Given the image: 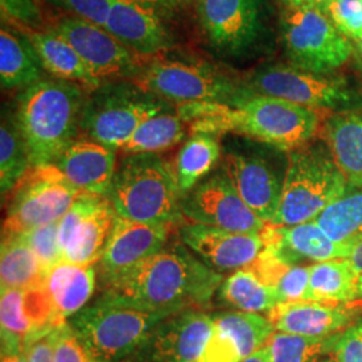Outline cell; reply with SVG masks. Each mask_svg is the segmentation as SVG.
<instances>
[{
  "label": "cell",
  "instance_id": "obj_42",
  "mask_svg": "<svg viewBox=\"0 0 362 362\" xmlns=\"http://www.w3.org/2000/svg\"><path fill=\"white\" fill-rule=\"evenodd\" d=\"M52 334L55 362H91L90 356L67 322L55 327Z\"/></svg>",
  "mask_w": 362,
  "mask_h": 362
},
{
  "label": "cell",
  "instance_id": "obj_36",
  "mask_svg": "<svg viewBox=\"0 0 362 362\" xmlns=\"http://www.w3.org/2000/svg\"><path fill=\"white\" fill-rule=\"evenodd\" d=\"M315 221L334 242L354 246L362 240V191L337 199Z\"/></svg>",
  "mask_w": 362,
  "mask_h": 362
},
{
  "label": "cell",
  "instance_id": "obj_41",
  "mask_svg": "<svg viewBox=\"0 0 362 362\" xmlns=\"http://www.w3.org/2000/svg\"><path fill=\"white\" fill-rule=\"evenodd\" d=\"M329 354H333L338 362H362V317L330 337Z\"/></svg>",
  "mask_w": 362,
  "mask_h": 362
},
{
  "label": "cell",
  "instance_id": "obj_7",
  "mask_svg": "<svg viewBox=\"0 0 362 362\" xmlns=\"http://www.w3.org/2000/svg\"><path fill=\"white\" fill-rule=\"evenodd\" d=\"M81 118V132L91 141L122 149L149 117L168 110V104L137 85H113L93 91Z\"/></svg>",
  "mask_w": 362,
  "mask_h": 362
},
{
  "label": "cell",
  "instance_id": "obj_34",
  "mask_svg": "<svg viewBox=\"0 0 362 362\" xmlns=\"http://www.w3.org/2000/svg\"><path fill=\"white\" fill-rule=\"evenodd\" d=\"M185 121L180 115L164 110L149 117L122 146L128 155L158 153L177 145L185 136Z\"/></svg>",
  "mask_w": 362,
  "mask_h": 362
},
{
  "label": "cell",
  "instance_id": "obj_3",
  "mask_svg": "<svg viewBox=\"0 0 362 362\" xmlns=\"http://www.w3.org/2000/svg\"><path fill=\"white\" fill-rule=\"evenodd\" d=\"M85 104L83 88L61 79H42L19 94L15 118L33 168L52 165L77 140Z\"/></svg>",
  "mask_w": 362,
  "mask_h": 362
},
{
  "label": "cell",
  "instance_id": "obj_45",
  "mask_svg": "<svg viewBox=\"0 0 362 362\" xmlns=\"http://www.w3.org/2000/svg\"><path fill=\"white\" fill-rule=\"evenodd\" d=\"M52 333L39 338L28 346L27 349L28 362H55Z\"/></svg>",
  "mask_w": 362,
  "mask_h": 362
},
{
  "label": "cell",
  "instance_id": "obj_23",
  "mask_svg": "<svg viewBox=\"0 0 362 362\" xmlns=\"http://www.w3.org/2000/svg\"><path fill=\"white\" fill-rule=\"evenodd\" d=\"M267 314L275 332L311 338L338 334L360 318V310L349 305L311 300L281 303Z\"/></svg>",
  "mask_w": 362,
  "mask_h": 362
},
{
  "label": "cell",
  "instance_id": "obj_8",
  "mask_svg": "<svg viewBox=\"0 0 362 362\" xmlns=\"http://www.w3.org/2000/svg\"><path fill=\"white\" fill-rule=\"evenodd\" d=\"M134 83L158 98L179 105L235 104L251 95V91L240 89L231 78L212 66L180 61H153L143 66Z\"/></svg>",
  "mask_w": 362,
  "mask_h": 362
},
{
  "label": "cell",
  "instance_id": "obj_6",
  "mask_svg": "<svg viewBox=\"0 0 362 362\" xmlns=\"http://www.w3.org/2000/svg\"><path fill=\"white\" fill-rule=\"evenodd\" d=\"M177 311L180 310H139L94 303L71 317L67 324L91 360L125 362L157 325Z\"/></svg>",
  "mask_w": 362,
  "mask_h": 362
},
{
  "label": "cell",
  "instance_id": "obj_47",
  "mask_svg": "<svg viewBox=\"0 0 362 362\" xmlns=\"http://www.w3.org/2000/svg\"><path fill=\"white\" fill-rule=\"evenodd\" d=\"M348 259L351 262V264L356 267V270L362 275V240L353 246Z\"/></svg>",
  "mask_w": 362,
  "mask_h": 362
},
{
  "label": "cell",
  "instance_id": "obj_12",
  "mask_svg": "<svg viewBox=\"0 0 362 362\" xmlns=\"http://www.w3.org/2000/svg\"><path fill=\"white\" fill-rule=\"evenodd\" d=\"M116 211L106 196L82 194L58 221L62 262L94 266L103 257Z\"/></svg>",
  "mask_w": 362,
  "mask_h": 362
},
{
  "label": "cell",
  "instance_id": "obj_27",
  "mask_svg": "<svg viewBox=\"0 0 362 362\" xmlns=\"http://www.w3.org/2000/svg\"><path fill=\"white\" fill-rule=\"evenodd\" d=\"M22 33L34 46L43 69L55 79L77 83L90 91L101 88L103 82L91 74L77 52L64 37L52 30Z\"/></svg>",
  "mask_w": 362,
  "mask_h": 362
},
{
  "label": "cell",
  "instance_id": "obj_38",
  "mask_svg": "<svg viewBox=\"0 0 362 362\" xmlns=\"http://www.w3.org/2000/svg\"><path fill=\"white\" fill-rule=\"evenodd\" d=\"M322 11L345 38H362V0H327Z\"/></svg>",
  "mask_w": 362,
  "mask_h": 362
},
{
  "label": "cell",
  "instance_id": "obj_22",
  "mask_svg": "<svg viewBox=\"0 0 362 362\" xmlns=\"http://www.w3.org/2000/svg\"><path fill=\"white\" fill-rule=\"evenodd\" d=\"M262 238L264 248L286 266H298L308 260L322 263L348 259L353 248L329 238L315 220L290 227L267 224Z\"/></svg>",
  "mask_w": 362,
  "mask_h": 362
},
{
  "label": "cell",
  "instance_id": "obj_4",
  "mask_svg": "<svg viewBox=\"0 0 362 362\" xmlns=\"http://www.w3.org/2000/svg\"><path fill=\"white\" fill-rule=\"evenodd\" d=\"M107 199L125 219L169 227L182 219L184 194L175 168L157 153L127 156L117 167Z\"/></svg>",
  "mask_w": 362,
  "mask_h": 362
},
{
  "label": "cell",
  "instance_id": "obj_20",
  "mask_svg": "<svg viewBox=\"0 0 362 362\" xmlns=\"http://www.w3.org/2000/svg\"><path fill=\"white\" fill-rule=\"evenodd\" d=\"M208 40L219 50L242 52L259 37L260 0H197Z\"/></svg>",
  "mask_w": 362,
  "mask_h": 362
},
{
  "label": "cell",
  "instance_id": "obj_9",
  "mask_svg": "<svg viewBox=\"0 0 362 362\" xmlns=\"http://www.w3.org/2000/svg\"><path fill=\"white\" fill-rule=\"evenodd\" d=\"M281 31L287 58L298 69L329 74L345 65L353 46L320 8H285Z\"/></svg>",
  "mask_w": 362,
  "mask_h": 362
},
{
  "label": "cell",
  "instance_id": "obj_19",
  "mask_svg": "<svg viewBox=\"0 0 362 362\" xmlns=\"http://www.w3.org/2000/svg\"><path fill=\"white\" fill-rule=\"evenodd\" d=\"M267 317L246 311L212 315V332L199 362H243L274 333Z\"/></svg>",
  "mask_w": 362,
  "mask_h": 362
},
{
  "label": "cell",
  "instance_id": "obj_44",
  "mask_svg": "<svg viewBox=\"0 0 362 362\" xmlns=\"http://www.w3.org/2000/svg\"><path fill=\"white\" fill-rule=\"evenodd\" d=\"M73 16L105 27L113 0H50Z\"/></svg>",
  "mask_w": 362,
  "mask_h": 362
},
{
  "label": "cell",
  "instance_id": "obj_15",
  "mask_svg": "<svg viewBox=\"0 0 362 362\" xmlns=\"http://www.w3.org/2000/svg\"><path fill=\"white\" fill-rule=\"evenodd\" d=\"M212 332V315L187 308L156 326L125 362H199Z\"/></svg>",
  "mask_w": 362,
  "mask_h": 362
},
{
  "label": "cell",
  "instance_id": "obj_16",
  "mask_svg": "<svg viewBox=\"0 0 362 362\" xmlns=\"http://www.w3.org/2000/svg\"><path fill=\"white\" fill-rule=\"evenodd\" d=\"M61 325L45 286L1 291V354L27 351L33 342Z\"/></svg>",
  "mask_w": 362,
  "mask_h": 362
},
{
  "label": "cell",
  "instance_id": "obj_13",
  "mask_svg": "<svg viewBox=\"0 0 362 362\" xmlns=\"http://www.w3.org/2000/svg\"><path fill=\"white\" fill-rule=\"evenodd\" d=\"M181 212L189 223L231 233H262L267 226L247 206L223 173L203 181L185 194Z\"/></svg>",
  "mask_w": 362,
  "mask_h": 362
},
{
  "label": "cell",
  "instance_id": "obj_48",
  "mask_svg": "<svg viewBox=\"0 0 362 362\" xmlns=\"http://www.w3.org/2000/svg\"><path fill=\"white\" fill-rule=\"evenodd\" d=\"M1 362H28L27 351H18V353L1 354Z\"/></svg>",
  "mask_w": 362,
  "mask_h": 362
},
{
  "label": "cell",
  "instance_id": "obj_1",
  "mask_svg": "<svg viewBox=\"0 0 362 362\" xmlns=\"http://www.w3.org/2000/svg\"><path fill=\"white\" fill-rule=\"evenodd\" d=\"M221 275L181 245L164 247L105 284L95 303L139 310H182L207 305Z\"/></svg>",
  "mask_w": 362,
  "mask_h": 362
},
{
  "label": "cell",
  "instance_id": "obj_43",
  "mask_svg": "<svg viewBox=\"0 0 362 362\" xmlns=\"http://www.w3.org/2000/svg\"><path fill=\"white\" fill-rule=\"evenodd\" d=\"M310 282V266H291L287 272L281 276L276 286L274 287L279 302H298L303 300L306 296V291L309 288ZM279 303V305H281Z\"/></svg>",
  "mask_w": 362,
  "mask_h": 362
},
{
  "label": "cell",
  "instance_id": "obj_52",
  "mask_svg": "<svg viewBox=\"0 0 362 362\" xmlns=\"http://www.w3.org/2000/svg\"><path fill=\"white\" fill-rule=\"evenodd\" d=\"M326 1H327V0H324V4L326 3ZM324 4H322V7H324ZM321 10H322V8H321Z\"/></svg>",
  "mask_w": 362,
  "mask_h": 362
},
{
  "label": "cell",
  "instance_id": "obj_28",
  "mask_svg": "<svg viewBox=\"0 0 362 362\" xmlns=\"http://www.w3.org/2000/svg\"><path fill=\"white\" fill-rule=\"evenodd\" d=\"M324 139L350 188L362 191V112H345L325 122Z\"/></svg>",
  "mask_w": 362,
  "mask_h": 362
},
{
  "label": "cell",
  "instance_id": "obj_46",
  "mask_svg": "<svg viewBox=\"0 0 362 362\" xmlns=\"http://www.w3.org/2000/svg\"><path fill=\"white\" fill-rule=\"evenodd\" d=\"M285 8H322L324 0H281Z\"/></svg>",
  "mask_w": 362,
  "mask_h": 362
},
{
  "label": "cell",
  "instance_id": "obj_14",
  "mask_svg": "<svg viewBox=\"0 0 362 362\" xmlns=\"http://www.w3.org/2000/svg\"><path fill=\"white\" fill-rule=\"evenodd\" d=\"M52 30L73 46L91 74L101 82L136 76L143 67L139 54L132 52L105 27L70 15L59 18Z\"/></svg>",
  "mask_w": 362,
  "mask_h": 362
},
{
  "label": "cell",
  "instance_id": "obj_50",
  "mask_svg": "<svg viewBox=\"0 0 362 362\" xmlns=\"http://www.w3.org/2000/svg\"><path fill=\"white\" fill-rule=\"evenodd\" d=\"M321 362H338V360H337L336 357H334L333 354H329V357H326L324 361Z\"/></svg>",
  "mask_w": 362,
  "mask_h": 362
},
{
  "label": "cell",
  "instance_id": "obj_30",
  "mask_svg": "<svg viewBox=\"0 0 362 362\" xmlns=\"http://www.w3.org/2000/svg\"><path fill=\"white\" fill-rule=\"evenodd\" d=\"M362 299V275L349 259H334L310 266V282L303 300L345 303Z\"/></svg>",
  "mask_w": 362,
  "mask_h": 362
},
{
  "label": "cell",
  "instance_id": "obj_33",
  "mask_svg": "<svg viewBox=\"0 0 362 362\" xmlns=\"http://www.w3.org/2000/svg\"><path fill=\"white\" fill-rule=\"evenodd\" d=\"M220 153L219 143L212 134L194 133L185 141L177 153L175 165L181 194L185 196L196 188V184L215 168Z\"/></svg>",
  "mask_w": 362,
  "mask_h": 362
},
{
  "label": "cell",
  "instance_id": "obj_39",
  "mask_svg": "<svg viewBox=\"0 0 362 362\" xmlns=\"http://www.w3.org/2000/svg\"><path fill=\"white\" fill-rule=\"evenodd\" d=\"M15 235H19L27 246L33 250L46 272L62 262L61 247L58 242V221Z\"/></svg>",
  "mask_w": 362,
  "mask_h": 362
},
{
  "label": "cell",
  "instance_id": "obj_10",
  "mask_svg": "<svg viewBox=\"0 0 362 362\" xmlns=\"http://www.w3.org/2000/svg\"><path fill=\"white\" fill-rule=\"evenodd\" d=\"M13 189L3 235L26 233L59 221L82 194L54 165L30 169Z\"/></svg>",
  "mask_w": 362,
  "mask_h": 362
},
{
  "label": "cell",
  "instance_id": "obj_51",
  "mask_svg": "<svg viewBox=\"0 0 362 362\" xmlns=\"http://www.w3.org/2000/svg\"><path fill=\"white\" fill-rule=\"evenodd\" d=\"M357 45V52L360 54V57L362 58V38L356 43Z\"/></svg>",
  "mask_w": 362,
  "mask_h": 362
},
{
  "label": "cell",
  "instance_id": "obj_25",
  "mask_svg": "<svg viewBox=\"0 0 362 362\" xmlns=\"http://www.w3.org/2000/svg\"><path fill=\"white\" fill-rule=\"evenodd\" d=\"M105 28L139 55H152L169 46L165 27L143 0H113Z\"/></svg>",
  "mask_w": 362,
  "mask_h": 362
},
{
  "label": "cell",
  "instance_id": "obj_21",
  "mask_svg": "<svg viewBox=\"0 0 362 362\" xmlns=\"http://www.w3.org/2000/svg\"><path fill=\"white\" fill-rule=\"evenodd\" d=\"M169 226L141 223L117 215L110 236L100 259L105 284L129 272L144 259L165 247Z\"/></svg>",
  "mask_w": 362,
  "mask_h": 362
},
{
  "label": "cell",
  "instance_id": "obj_53",
  "mask_svg": "<svg viewBox=\"0 0 362 362\" xmlns=\"http://www.w3.org/2000/svg\"><path fill=\"white\" fill-rule=\"evenodd\" d=\"M91 362H101V361H95V360H91Z\"/></svg>",
  "mask_w": 362,
  "mask_h": 362
},
{
  "label": "cell",
  "instance_id": "obj_29",
  "mask_svg": "<svg viewBox=\"0 0 362 362\" xmlns=\"http://www.w3.org/2000/svg\"><path fill=\"white\" fill-rule=\"evenodd\" d=\"M43 66L26 35L1 23L0 81L4 89H26L43 79Z\"/></svg>",
  "mask_w": 362,
  "mask_h": 362
},
{
  "label": "cell",
  "instance_id": "obj_49",
  "mask_svg": "<svg viewBox=\"0 0 362 362\" xmlns=\"http://www.w3.org/2000/svg\"><path fill=\"white\" fill-rule=\"evenodd\" d=\"M243 362H269V360H267L266 351L262 348V349H259L258 351H255L254 354H251V356Z\"/></svg>",
  "mask_w": 362,
  "mask_h": 362
},
{
  "label": "cell",
  "instance_id": "obj_18",
  "mask_svg": "<svg viewBox=\"0 0 362 362\" xmlns=\"http://www.w3.org/2000/svg\"><path fill=\"white\" fill-rule=\"evenodd\" d=\"M180 239L197 258L218 272L248 267L264 247L262 233H231L197 223L184 224Z\"/></svg>",
  "mask_w": 362,
  "mask_h": 362
},
{
  "label": "cell",
  "instance_id": "obj_24",
  "mask_svg": "<svg viewBox=\"0 0 362 362\" xmlns=\"http://www.w3.org/2000/svg\"><path fill=\"white\" fill-rule=\"evenodd\" d=\"M115 151L89 139H77L52 165L81 192L107 197L117 169Z\"/></svg>",
  "mask_w": 362,
  "mask_h": 362
},
{
  "label": "cell",
  "instance_id": "obj_37",
  "mask_svg": "<svg viewBox=\"0 0 362 362\" xmlns=\"http://www.w3.org/2000/svg\"><path fill=\"white\" fill-rule=\"evenodd\" d=\"M330 337L311 338L274 332L263 349L269 362H318L329 353Z\"/></svg>",
  "mask_w": 362,
  "mask_h": 362
},
{
  "label": "cell",
  "instance_id": "obj_11",
  "mask_svg": "<svg viewBox=\"0 0 362 362\" xmlns=\"http://www.w3.org/2000/svg\"><path fill=\"white\" fill-rule=\"evenodd\" d=\"M255 94L269 95L309 109H344L357 100L342 78L317 74L296 66H272L254 77Z\"/></svg>",
  "mask_w": 362,
  "mask_h": 362
},
{
  "label": "cell",
  "instance_id": "obj_26",
  "mask_svg": "<svg viewBox=\"0 0 362 362\" xmlns=\"http://www.w3.org/2000/svg\"><path fill=\"white\" fill-rule=\"evenodd\" d=\"M95 276L94 266L67 262H61L46 272L45 288L61 324L86 308L95 288Z\"/></svg>",
  "mask_w": 362,
  "mask_h": 362
},
{
  "label": "cell",
  "instance_id": "obj_32",
  "mask_svg": "<svg viewBox=\"0 0 362 362\" xmlns=\"http://www.w3.org/2000/svg\"><path fill=\"white\" fill-rule=\"evenodd\" d=\"M219 294L224 305L255 314L270 313L281 303L275 288L266 285L250 267L228 276L220 286Z\"/></svg>",
  "mask_w": 362,
  "mask_h": 362
},
{
  "label": "cell",
  "instance_id": "obj_35",
  "mask_svg": "<svg viewBox=\"0 0 362 362\" xmlns=\"http://www.w3.org/2000/svg\"><path fill=\"white\" fill-rule=\"evenodd\" d=\"M31 158L25 139L16 124L15 113L6 112L0 127V187L8 194L30 172Z\"/></svg>",
  "mask_w": 362,
  "mask_h": 362
},
{
  "label": "cell",
  "instance_id": "obj_31",
  "mask_svg": "<svg viewBox=\"0 0 362 362\" xmlns=\"http://www.w3.org/2000/svg\"><path fill=\"white\" fill-rule=\"evenodd\" d=\"M0 285L4 290H30L45 286L46 270L19 235H3Z\"/></svg>",
  "mask_w": 362,
  "mask_h": 362
},
{
  "label": "cell",
  "instance_id": "obj_40",
  "mask_svg": "<svg viewBox=\"0 0 362 362\" xmlns=\"http://www.w3.org/2000/svg\"><path fill=\"white\" fill-rule=\"evenodd\" d=\"M3 23L19 31H39L43 26V13L38 0H0Z\"/></svg>",
  "mask_w": 362,
  "mask_h": 362
},
{
  "label": "cell",
  "instance_id": "obj_17",
  "mask_svg": "<svg viewBox=\"0 0 362 362\" xmlns=\"http://www.w3.org/2000/svg\"><path fill=\"white\" fill-rule=\"evenodd\" d=\"M221 173L247 206L270 224L281 204L285 175L282 176L264 156L238 151L226 153Z\"/></svg>",
  "mask_w": 362,
  "mask_h": 362
},
{
  "label": "cell",
  "instance_id": "obj_2",
  "mask_svg": "<svg viewBox=\"0 0 362 362\" xmlns=\"http://www.w3.org/2000/svg\"><path fill=\"white\" fill-rule=\"evenodd\" d=\"M177 113L194 134L236 133L282 151L305 146L320 125L317 110L255 93L235 104L179 105Z\"/></svg>",
  "mask_w": 362,
  "mask_h": 362
},
{
  "label": "cell",
  "instance_id": "obj_5",
  "mask_svg": "<svg viewBox=\"0 0 362 362\" xmlns=\"http://www.w3.org/2000/svg\"><path fill=\"white\" fill-rule=\"evenodd\" d=\"M349 184L329 149L300 146L290 151L281 204L272 226L290 227L315 218L348 192Z\"/></svg>",
  "mask_w": 362,
  "mask_h": 362
}]
</instances>
